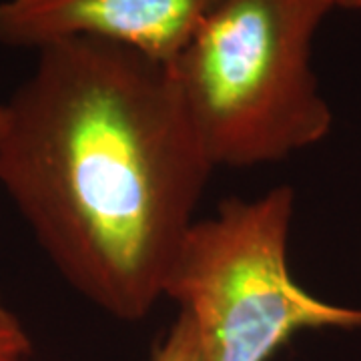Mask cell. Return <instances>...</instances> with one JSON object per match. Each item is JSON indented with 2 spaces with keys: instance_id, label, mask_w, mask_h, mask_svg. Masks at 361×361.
I'll list each match as a JSON object with an SVG mask.
<instances>
[{
  "instance_id": "cell-1",
  "label": "cell",
  "mask_w": 361,
  "mask_h": 361,
  "mask_svg": "<svg viewBox=\"0 0 361 361\" xmlns=\"http://www.w3.org/2000/svg\"><path fill=\"white\" fill-rule=\"evenodd\" d=\"M37 54L4 104L0 187L77 293L139 322L165 297L215 167L171 65L97 39Z\"/></svg>"
},
{
  "instance_id": "cell-2",
  "label": "cell",
  "mask_w": 361,
  "mask_h": 361,
  "mask_svg": "<svg viewBox=\"0 0 361 361\" xmlns=\"http://www.w3.org/2000/svg\"><path fill=\"white\" fill-rule=\"evenodd\" d=\"M331 0H223L171 63L211 165L279 163L331 129L311 42Z\"/></svg>"
},
{
  "instance_id": "cell-3",
  "label": "cell",
  "mask_w": 361,
  "mask_h": 361,
  "mask_svg": "<svg viewBox=\"0 0 361 361\" xmlns=\"http://www.w3.org/2000/svg\"><path fill=\"white\" fill-rule=\"evenodd\" d=\"M295 195L225 199L183 237L163 295L193 323L203 361H269L305 329H357L361 310L311 295L289 269Z\"/></svg>"
},
{
  "instance_id": "cell-4",
  "label": "cell",
  "mask_w": 361,
  "mask_h": 361,
  "mask_svg": "<svg viewBox=\"0 0 361 361\" xmlns=\"http://www.w3.org/2000/svg\"><path fill=\"white\" fill-rule=\"evenodd\" d=\"M223 0H0V44L40 51L71 39L129 47L171 65Z\"/></svg>"
},
{
  "instance_id": "cell-5",
  "label": "cell",
  "mask_w": 361,
  "mask_h": 361,
  "mask_svg": "<svg viewBox=\"0 0 361 361\" xmlns=\"http://www.w3.org/2000/svg\"><path fill=\"white\" fill-rule=\"evenodd\" d=\"M151 361H203L193 323L177 313L165 337L153 349Z\"/></svg>"
},
{
  "instance_id": "cell-6",
  "label": "cell",
  "mask_w": 361,
  "mask_h": 361,
  "mask_svg": "<svg viewBox=\"0 0 361 361\" xmlns=\"http://www.w3.org/2000/svg\"><path fill=\"white\" fill-rule=\"evenodd\" d=\"M32 341L23 322L0 297V361H26Z\"/></svg>"
},
{
  "instance_id": "cell-7",
  "label": "cell",
  "mask_w": 361,
  "mask_h": 361,
  "mask_svg": "<svg viewBox=\"0 0 361 361\" xmlns=\"http://www.w3.org/2000/svg\"><path fill=\"white\" fill-rule=\"evenodd\" d=\"M334 8H348V11H361V0H331Z\"/></svg>"
}]
</instances>
